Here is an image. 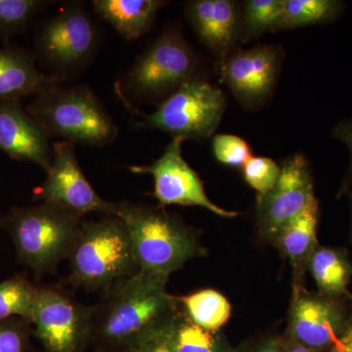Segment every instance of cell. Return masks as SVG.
I'll list each match as a JSON object with an SVG mask.
<instances>
[{
	"label": "cell",
	"instance_id": "6da1fadb",
	"mask_svg": "<svg viewBox=\"0 0 352 352\" xmlns=\"http://www.w3.org/2000/svg\"><path fill=\"white\" fill-rule=\"evenodd\" d=\"M168 280L138 270L104 289L92 307L95 349L136 352L163 332L179 307L177 296L166 291Z\"/></svg>",
	"mask_w": 352,
	"mask_h": 352
},
{
	"label": "cell",
	"instance_id": "7a4b0ae2",
	"mask_svg": "<svg viewBox=\"0 0 352 352\" xmlns=\"http://www.w3.org/2000/svg\"><path fill=\"white\" fill-rule=\"evenodd\" d=\"M117 217L129 229L138 270L170 278L191 259L207 254L195 230L164 208L122 201Z\"/></svg>",
	"mask_w": 352,
	"mask_h": 352
},
{
	"label": "cell",
	"instance_id": "3957f363",
	"mask_svg": "<svg viewBox=\"0 0 352 352\" xmlns=\"http://www.w3.org/2000/svg\"><path fill=\"white\" fill-rule=\"evenodd\" d=\"M82 224L80 215L50 203L11 208L3 219L18 258L36 275L69 258Z\"/></svg>",
	"mask_w": 352,
	"mask_h": 352
},
{
	"label": "cell",
	"instance_id": "277c9868",
	"mask_svg": "<svg viewBox=\"0 0 352 352\" xmlns=\"http://www.w3.org/2000/svg\"><path fill=\"white\" fill-rule=\"evenodd\" d=\"M68 259L69 283L87 291H104L138 271L126 223L110 215L82 221Z\"/></svg>",
	"mask_w": 352,
	"mask_h": 352
},
{
	"label": "cell",
	"instance_id": "5b68a950",
	"mask_svg": "<svg viewBox=\"0 0 352 352\" xmlns=\"http://www.w3.org/2000/svg\"><path fill=\"white\" fill-rule=\"evenodd\" d=\"M27 112L51 136L85 146L107 145L118 135L117 124L87 87L48 88L36 95Z\"/></svg>",
	"mask_w": 352,
	"mask_h": 352
},
{
	"label": "cell",
	"instance_id": "8992f818",
	"mask_svg": "<svg viewBox=\"0 0 352 352\" xmlns=\"http://www.w3.org/2000/svg\"><path fill=\"white\" fill-rule=\"evenodd\" d=\"M224 111L226 98L221 90L192 78L168 95L154 113L145 116L144 124L173 138L204 140L217 131Z\"/></svg>",
	"mask_w": 352,
	"mask_h": 352
},
{
	"label": "cell",
	"instance_id": "52a82bcc",
	"mask_svg": "<svg viewBox=\"0 0 352 352\" xmlns=\"http://www.w3.org/2000/svg\"><path fill=\"white\" fill-rule=\"evenodd\" d=\"M31 323L45 352H87L91 344L92 307L57 287H38Z\"/></svg>",
	"mask_w": 352,
	"mask_h": 352
},
{
	"label": "cell",
	"instance_id": "ba28073f",
	"mask_svg": "<svg viewBox=\"0 0 352 352\" xmlns=\"http://www.w3.org/2000/svg\"><path fill=\"white\" fill-rule=\"evenodd\" d=\"M195 58L176 32L162 34L135 60L126 76L127 89L141 98H159L193 78Z\"/></svg>",
	"mask_w": 352,
	"mask_h": 352
},
{
	"label": "cell",
	"instance_id": "9c48e42d",
	"mask_svg": "<svg viewBox=\"0 0 352 352\" xmlns=\"http://www.w3.org/2000/svg\"><path fill=\"white\" fill-rule=\"evenodd\" d=\"M314 178L302 155L288 157L276 184L256 199V219L259 237L272 244L285 226L316 201Z\"/></svg>",
	"mask_w": 352,
	"mask_h": 352
},
{
	"label": "cell",
	"instance_id": "30bf717a",
	"mask_svg": "<svg viewBox=\"0 0 352 352\" xmlns=\"http://www.w3.org/2000/svg\"><path fill=\"white\" fill-rule=\"evenodd\" d=\"M184 139L173 138L164 154L149 166H132L131 173L151 175L154 179L153 195L160 207L179 205L200 207L219 217L234 219L238 212L219 207L206 193L200 176L182 156Z\"/></svg>",
	"mask_w": 352,
	"mask_h": 352
},
{
	"label": "cell",
	"instance_id": "8fae6325",
	"mask_svg": "<svg viewBox=\"0 0 352 352\" xmlns=\"http://www.w3.org/2000/svg\"><path fill=\"white\" fill-rule=\"evenodd\" d=\"M43 203L53 204L83 217L99 212L117 217L119 203L98 195L76 159L73 143L59 141L52 146V162L39 191Z\"/></svg>",
	"mask_w": 352,
	"mask_h": 352
},
{
	"label": "cell",
	"instance_id": "7c38bea8",
	"mask_svg": "<svg viewBox=\"0 0 352 352\" xmlns=\"http://www.w3.org/2000/svg\"><path fill=\"white\" fill-rule=\"evenodd\" d=\"M97 29L82 7H69L51 18L38 34V54L61 71L82 66L94 55Z\"/></svg>",
	"mask_w": 352,
	"mask_h": 352
},
{
	"label": "cell",
	"instance_id": "4fadbf2b",
	"mask_svg": "<svg viewBox=\"0 0 352 352\" xmlns=\"http://www.w3.org/2000/svg\"><path fill=\"white\" fill-rule=\"evenodd\" d=\"M347 312L340 298L293 288L286 335L303 346L329 352L342 333Z\"/></svg>",
	"mask_w": 352,
	"mask_h": 352
},
{
	"label": "cell",
	"instance_id": "5bb4252c",
	"mask_svg": "<svg viewBox=\"0 0 352 352\" xmlns=\"http://www.w3.org/2000/svg\"><path fill=\"white\" fill-rule=\"evenodd\" d=\"M280 63V51L272 45L232 51L221 61L222 78L244 107L258 108L272 92Z\"/></svg>",
	"mask_w": 352,
	"mask_h": 352
},
{
	"label": "cell",
	"instance_id": "9a60e30c",
	"mask_svg": "<svg viewBox=\"0 0 352 352\" xmlns=\"http://www.w3.org/2000/svg\"><path fill=\"white\" fill-rule=\"evenodd\" d=\"M50 135L19 100L0 101V151L47 173L52 162Z\"/></svg>",
	"mask_w": 352,
	"mask_h": 352
},
{
	"label": "cell",
	"instance_id": "2e32d148",
	"mask_svg": "<svg viewBox=\"0 0 352 352\" xmlns=\"http://www.w3.org/2000/svg\"><path fill=\"white\" fill-rule=\"evenodd\" d=\"M186 13L199 38L222 60L232 52L240 38L239 6L231 0H194Z\"/></svg>",
	"mask_w": 352,
	"mask_h": 352
},
{
	"label": "cell",
	"instance_id": "e0dca14e",
	"mask_svg": "<svg viewBox=\"0 0 352 352\" xmlns=\"http://www.w3.org/2000/svg\"><path fill=\"white\" fill-rule=\"evenodd\" d=\"M59 78L41 73L31 53L20 48L0 50V101L38 95L59 83Z\"/></svg>",
	"mask_w": 352,
	"mask_h": 352
},
{
	"label": "cell",
	"instance_id": "ac0fdd59",
	"mask_svg": "<svg viewBox=\"0 0 352 352\" xmlns=\"http://www.w3.org/2000/svg\"><path fill=\"white\" fill-rule=\"evenodd\" d=\"M318 221L319 203L316 200L285 226L271 244L288 258L293 270V288L303 286L308 263L319 245L317 240Z\"/></svg>",
	"mask_w": 352,
	"mask_h": 352
},
{
	"label": "cell",
	"instance_id": "d6986e66",
	"mask_svg": "<svg viewBox=\"0 0 352 352\" xmlns=\"http://www.w3.org/2000/svg\"><path fill=\"white\" fill-rule=\"evenodd\" d=\"M166 4L160 0H95V12L127 39L140 38Z\"/></svg>",
	"mask_w": 352,
	"mask_h": 352
},
{
	"label": "cell",
	"instance_id": "ffe728a7",
	"mask_svg": "<svg viewBox=\"0 0 352 352\" xmlns=\"http://www.w3.org/2000/svg\"><path fill=\"white\" fill-rule=\"evenodd\" d=\"M318 293L329 298L351 296L349 286L352 279V263L349 252L340 248H316L308 263Z\"/></svg>",
	"mask_w": 352,
	"mask_h": 352
},
{
	"label": "cell",
	"instance_id": "44dd1931",
	"mask_svg": "<svg viewBox=\"0 0 352 352\" xmlns=\"http://www.w3.org/2000/svg\"><path fill=\"white\" fill-rule=\"evenodd\" d=\"M161 335L173 352L235 351L226 336L196 325L185 314L180 305Z\"/></svg>",
	"mask_w": 352,
	"mask_h": 352
},
{
	"label": "cell",
	"instance_id": "7402d4cb",
	"mask_svg": "<svg viewBox=\"0 0 352 352\" xmlns=\"http://www.w3.org/2000/svg\"><path fill=\"white\" fill-rule=\"evenodd\" d=\"M177 300L190 320L212 332H220L230 319L232 312L226 296L212 289L177 296Z\"/></svg>",
	"mask_w": 352,
	"mask_h": 352
},
{
	"label": "cell",
	"instance_id": "603a6c76",
	"mask_svg": "<svg viewBox=\"0 0 352 352\" xmlns=\"http://www.w3.org/2000/svg\"><path fill=\"white\" fill-rule=\"evenodd\" d=\"M284 0H248L241 17L240 38L248 43L263 32L281 30Z\"/></svg>",
	"mask_w": 352,
	"mask_h": 352
},
{
	"label": "cell",
	"instance_id": "cb8c5ba5",
	"mask_svg": "<svg viewBox=\"0 0 352 352\" xmlns=\"http://www.w3.org/2000/svg\"><path fill=\"white\" fill-rule=\"evenodd\" d=\"M342 7L336 0H284L281 30L329 22L339 15Z\"/></svg>",
	"mask_w": 352,
	"mask_h": 352
},
{
	"label": "cell",
	"instance_id": "d4e9b609",
	"mask_svg": "<svg viewBox=\"0 0 352 352\" xmlns=\"http://www.w3.org/2000/svg\"><path fill=\"white\" fill-rule=\"evenodd\" d=\"M38 287L23 275L0 283V320L23 318L31 321Z\"/></svg>",
	"mask_w": 352,
	"mask_h": 352
},
{
	"label": "cell",
	"instance_id": "484cf974",
	"mask_svg": "<svg viewBox=\"0 0 352 352\" xmlns=\"http://www.w3.org/2000/svg\"><path fill=\"white\" fill-rule=\"evenodd\" d=\"M47 3L41 0H0V38L8 41L22 32Z\"/></svg>",
	"mask_w": 352,
	"mask_h": 352
},
{
	"label": "cell",
	"instance_id": "4316f807",
	"mask_svg": "<svg viewBox=\"0 0 352 352\" xmlns=\"http://www.w3.org/2000/svg\"><path fill=\"white\" fill-rule=\"evenodd\" d=\"M242 168L245 182L258 196L265 195L274 187L281 173L276 162L267 157L252 156Z\"/></svg>",
	"mask_w": 352,
	"mask_h": 352
},
{
	"label": "cell",
	"instance_id": "83f0119b",
	"mask_svg": "<svg viewBox=\"0 0 352 352\" xmlns=\"http://www.w3.org/2000/svg\"><path fill=\"white\" fill-rule=\"evenodd\" d=\"M212 152L219 163L232 168H243L252 157L250 145L233 134H217L212 139Z\"/></svg>",
	"mask_w": 352,
	"mask_h": 352
},
{
	"label": "cell",
	"instance_id": "f1b7e54d",
	"mask_svg": "<svg viewBox=\"0 0 352 352\" xmlns=\"http://www.w3.org/2000/svg\"><path fill=\"white\" fill-rule=\"evenodd\" d=\"M31 326L27 319L0 320V352H28Z\"/></svg>",
	"mask_w": 352,
	"mask_h": 352
},
{
	"label": "cell",
	"instance_id": "f546056e",
	"mask_svg": "<svg viewBox=\"0 0 352 352\" xmlns=\"http://www.w3.org/2000/svg\"><path fill=\"white\" fill-rule=\"evenodd\" d=\"M332 134L333 138L344 143L351 153V163H349V170L346 171V177H344L342 188L339 192L340 196L347 193L352 185V118L340 122L337 126L333 127Z\"/></svg>",
	"mask_w": 352,
	"mask_h": 352
},
{
	"label": "cell",
	"instance_id": "4dcf8cb0",
	"mask_svg": "<svg viewBox=\"0 0 352 352\" xmlns=\"http://www.w3.org/2000/svg\"><path fill=\"white\" fill-rule=\"evenodd\" d=\"M234 352H281L278 337L263 338L235 349Z\"/></svg>",
	"mask_w": 352,
	"mask_h": 352
},
{
	"label": "cell",
	"instance_id": "1f68e13d",
	"mask_svg": "<svg viewBox=\"0 0 352 352\" xmlns=\"http://www.w3.org/2000/svg\"><path fill=\"white\" fill-rule=\"evenodd\" d=\"M349 300L351 302V308L347 311L344 330L329 352H352V295Z\"/></svg>",
	"mask_w": 352,
	"mask_h": 352
},
{
	"label": "cell",
	"instance_id": "d6a6232c",
	"mask_svg": "<svg viewBox=\"0 0 352 352\" xmlns=\"http://www.w3.org/2000/svg\"><path fill=\"white\" fill-rule=\"evenodd\" d=\"M136 352H173L168 346L163 336L160 333L157 337L146 342Z\"/></svg>",
	"mask_w": 352,
	"mask_h": 352
},
{
	"label": "cell",
	"instance_id": "836d02e7",
	"mask_svg": "<svg viewBox=\"0 0 352 352\" xmlns=\"http://www.w3.org/2000/svg\"><path fill=\"white\" fill-rule=\"evenodd\" d=\"M280 347H281V352H322L316 351V349H311L307 346L296 342L295 340L291 339L288 336L285 335L284 337L279 338Z\"/></svg>",
	"mask_w": 352,
	"mask_h": 352
},
{
	"label": "cell",
	"instance_id": "e575fe53",
	"mask_svg": "<svg viewBox=\"0 0 352 352\" xmlns=\"http://www.w3.org/2000/svg\"><path fill=\"white\" fill-rule=\"evenodd\" d=\"M94 352H135V351H120V349H95Z\"/></svg>",
	"mask_w": 352,
	"mask_h": 352
},
{
	"label": "cell",
	"instance_id": "d590c367",
	"mask_svg": "<svg viewBox=\"0 0 352 352\" xmlns=\"http://www.w3.org/2000/svg\"><path fill=\"white\" fill-rule=\"evenodd\" d=\"M3 226V219L2 217H0V226Z\"/></svg>",
	"mask_w": 352,
	"mask_h": 352
},
{
	"label": "cell",
	"instance_id": "8d00e7d4",
	"mask_svg": "<svg viewBox=\"0 0 352 352\" xmlns=\"http://www.w3.org/2000/svg\"><path fill=\"white\" fill-rule=\"evenodd\" d=\"M351 240H352V226H351Z\"/></svg>",
	"mask_w": 352,
	"mask_h": 352
}]
</instances>
